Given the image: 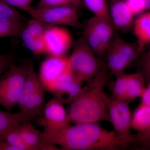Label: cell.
<instances>
[{"instance_id":"obj_18","label":"cell","mask_w":150,"mask_h":150,"mask_svg":"<svg viewBox=\"0 0 150 150\" xmlns=\"http://www.w3.org/2000/svg\"><path fill=\"white\" fill-rule=\"evenodd\" d=\"M77 80H79L75 76L69 65L68 69L56 80L48 91L56 98L68 91Z\"/></svg>"},{"instance_id":"obj_29","label":"cell","mask_w":150,"mask_h":150,"mask_svg":"<svg viewBox=\"0 0 150 150\" xmlns=\"http://www.w3.org/2000/svg\"><path fill=\"white\" fill-rule=\"evenodd\" d=\"M131 146L140 149L150 150V125L146 130L135 135V140Z\"/></svg>"},{"instance_id":"obj_9","label":"cell","mask_w":150,"mask_h":150,"mask_svg":"<svg viewBox=\"0 0 150 150\" xmlns=\"http://www.w3.org/2000/svg\"><path fill=\"white\" fill-rule=\"evenodd\" d=\"M63 104L54 98L45 105L43 115L37 119L38 125L44 128L43 135L55 132L69 123Z\"/></svg>"},{"instance_id":"obj_34","label":"cell","mask_w":150,"mask_h":150,"mask_svg":"<svg viewBox=\"0 0 150 150\" xmlns=\"http://www.w3.org/2000/svg\"><path fill=\"white\" fill-rule=\"evenodd\" d=\"M147 84V87L145 88L141 96L142 98L141 103L150 106V81Z\"/></svg>"},{"instance_id":"obj_11","label":"cell","mask_w":150,"mask_h":150,"mask_svg":"<svg viewBox=\"0 0 150 150\" xmlns=\"http://www.w3.org/2000/svg\"><path fill=\"white\" fill-rule=\"evenodd\" d=\"M69 57L49 56L42 62L39 69V76L41 85L48 91L58 79L68 69Z\"/></svg>"},{"instance_id":"obj_19","label":"cell","mask_w":150,"mask_h":150,"mask_svg":"<svg viewBox=\"0 0 150 150\" xmlns=\"http://www.w3.org/2000/svg\"><path fill=\"white\" fill-rule=\"evenodd\" d=\"M150 125V106L141 103L134 111L131 128L139 132L146 130Z\"/></svg>"},{"instance_id":"obj_23","label":"cell","mask_w":150,"mask_h":150,"mask_svg":"<svg viewBox=\"0 0 150 150\" xmlns=\"http://www.w3.org/2000/svg\"><path fill=\"white\" fill-rule=\"evenodd\" d=\"M25 46L37 57L44 53L45 46L43 37H33L26 32L24 29L20 35Z\"/></svg>"},{"instance_id":"obj_31","label":"cell","mask_w":150,"mask_h":150,"mask_svg":"<svg viewBox=\"0 0 150 150\" xmlns=\"http://www.w3.org/2000/svg\"><path fill=\"white\" fill-rule=\"evenodd\" d=\"M15 62V56L13 51L7 54L0 53V78Z\"/></svg>"},{"instance_id":"obj_13","label":"cell","mask_w":150,"mask_h":150,"mask_svg":"<svg viewBox=\"0 0 150 150\" xmlns=\"http://www.w3.org/2000/svg\"><path fill=\"white\" fill-rule=\"evenodd\" d=\"M16 128L29 150L61 149L55 145L45 143L42 138V132L35 129L31 121L18 124Z\"/></svg>"},{"instance_id":"obj_8","label":"cell","mask_w":150,"mask_h":150,"mask_svg":"<svg viewBox=\"0 0 150 150\" xmlns=\"http://www.w3.org/2000/svg\"><path fill=\"white\" fill-rule=\"evenodd\" d=\"M77 8L69 6L32 7L27 12L31 18L40 20L50 25H65L80 29L82 28Z\"/></svg>"},{"instance_id":"obj_17","label":"cell","mask_w":150,"mask_h":150,"mask_svg":"<svg viewBox=\"0 0 150 150\" xmlns=\"http://www.w3.org/2000/svg\"><path fill=\"white\" fill-rule=\"evenodd\" d=\"M146 80L139 73L127 74L126 100L129 102L141 97L145 88Z\"/></svg>"},{"instance_id":"obj_12","label":"cell","mask_w":150,"mask_h":150,"mask_svg":"<svg viewBox=\"0 0 150 150\" xmlns=\"http://www.w3.org/2000/svg\"><path fill=\"white\" fill-rule=\"evenodd\" d=\"M109 11L116 30L127 32L133 26L134 15L125 0H112Z\"/></svg>"},{"instance_id":"obj_16","label":"cell","mask_w":150,"mask_h":150,"mask_svg":"<svg viewBox=\"0 0 150 150\" xmlns=\"http://www.w3.org/2000/svg\"><path fill=\"white\" fill-rule=\"evenodd\" d=\"M41 85L38 75L35 73L33 65L25 81L19 97L17 104L19 111L22 110L28 100Z\"/></svg>"},{"instance_id":"obj_10","label":"cell","mask_w":150,"mask_h":150,"mask_svg":"<svg viewBox=\"0 0 150 150\" xmlns=\"http://www.w3.org/2000/svg\"><path fill=\"white\" fill-rule=\"evenodd\" d=\"M45 51L50 56H64L72 44V37L65 28L53 25L43 35Z\"/></svg>"},{"instance_id":"obj_28","label":"cell","mask_w":150,"mask_h":150,"mask_svg":"<svg viewBox=\"0 0 150 150\" xmlns=\"http://www.w3.org/2000/svg\"><path fill=\"white\" fill-rule=\"evenodd\" d=\"M83 4L82 0H40L35 7L69 6L78 9L81 7Z\"/></svg>"},{"instance_id":"obj_30","label":"cell","mask_w":150,"mask_h":150,"mask_svg":"<svg viewBox=\"0 0 150 150\" xmlns=\"http://www.w3.org/2000/svg\"><path fill=\"white\" fill-rule=\"evenodd\" d=\"M138 68V72L144 76L147 83L150 76V49L140 59Z\"/></svg>"},{"instance_id":"obj_2","label":"cell","mask_w":150,"mask_h":150,"mask_svg":"<svg viewBox=\"0 0 150 150\" xmlns=\"http://www.w3.org/2000/svg\"><path fill=\"white\" fill-rule=\"evenodd\" d=\"M108 71L105 62L96 76L87 83V85L83 88L79 95L70 103L67 111L69 123L110 122L104 98Z\"/></svg>"},{"instance_id":"obj_37","label":"cell","mask_w":150,"mask_h":150,"mask_svg":"<svg viewBox=\"0 0 150 150\" xmlns=\"http://www.w3.org/2000/svg\"><path fill=\"white\" fill-rule=\"evenodd\" d=\"M150 81V76L149 78V80H148L147 82L146 83H148L149 82V81Z\"/></svg>"},{"instance_id":"obj_35","label":"cell","mask_w":150,"mask_h":150,"mask_svg":"<svg viewBox=\"0 0 150 150\" xmlns=\"http://www.w3.org/2000/svg\"><path fill=\"white\" fill-rule=\"evenodd\" d=\"M0 150H16V149L6 140L0 138Z\"/></svg>"},{"instance_id":"obj_26","label":"cell","mask_w":150,"mask_h":150,"mask_svg":"<svg viewBox=\"0 0 150 150\" xmlns=\"http://www.w3.org/2000/svg\"><path fill=\"white\" fill-rule=\"evenodd\" d=\"M127 74L124 73L118 76L110 84L111 95L115 98L126 100Z\"/></svg>"},{"instance_id":"obj_33","label":"cell","mask_w":150,"mask_h":150,"mask_svg":"<svg viewBox=\"0 0 150 150\" xmlns=\"http://www.w3.org/2000/svg\"><path fill=\"white\" fill-rule=\"evenodd\" d=\"M6 3L14 7H16L27 12L32 8L33 0H4Z\"/></svg>"},{"instance_id":"obj_7","label":"cell","mask_w":150,"mask_h":150,"mask_svg":"<svg viewBox=\"0 0 150 150\" xmlns=\"http://www.w3.org/2000/svg\"><path fill=\"white\" fill-rule=\"evenodd\" d=\"M116 31L114 26L93 16L88 20L82 34L98 58L105 62L108 47Z\"/></svg>"},{"instance_id":"obj_24","label":"cell","mask_w":150,"mask_h":150,"mask_svg":"<svg viewBox=\"0 0 150 150\" xmlns=\"http://www.w3.org/2000/svg\"><path fill=\"white\" fill-rule=\"evenodd\" d=\"M16 126L8 130L1 138L8 142L16 150H29L17 130Z\"/></svg>"},{"instance_id":"obj_5","label":"cell","mask_w":150,"mask_h":150,"mask_svg":"<svg viewBox=\"0 0 150 150\" xmlns=\"http://www.w3.org/2000/svg\"><path fill=\"white\" fill-rule=\"evenodd\" d=\"M104 98L114 131L126 148L131 146L135 135L131 131V116L128 101L117 99L105 93Z\"/></svg>"},{"instance_id":"obj_21","label":"cell","mask_w":150,"mask_h":150,"mask_svg":"<svg viewBox=\"0 0 150 150\" xmlns=\"http://www.w3.org/2000/svg\"><path fill=\"white\" fill-rule=\"evenodd\" d=\"M27 22L0 18V38L20 36Z\"/></svg>"},{"instance_id":"obj_32","label":"cell","mask_w":150,"mask_h":150,"mask_svg":"<svg viewBox=\"0 0 150 150\" xmlns=\"http://www.w3.org/2000/svg\"><path fill=\"white\" fill-rule=\"evenodd\" d=\"M134 16L142 13L146 9V0H125Z\"/></svg>"},{"instance_id":"obj_22","label":"cell","mask_w":150,"mask_h":150,"mask_svg":"<svg viewBox=\"0 0 150 150\" xmlns=\"http://www.w3.org/2000/svg\"><path fill=\"white\" fill-rule=\"evenodd\" d=\"M82 1L84 4L85 5L86 7L93 13L94 16L98 17L114 26L110 18L107 0Z\"/></svg>"},{"instance_id":"obj_14","label":"cell","mask_w":150,"mask_h":150,"mask_svg":"<svg viewBox=\"0 0 150 150\" xmlns=\"http://www.w3.org/2000/svg\"><path fill=\"white\" fill-rule=\"evenodd\" d=\"M45 89L40 86L35 93L27 101L20 112L30 121L42 117L45 106Z\"/></svg>"},{"instance_id":"obj_27","label":"cell","mask_w":150,"mask_h":150,"mask_svg":"<svg viewBox=\"0 0 150 150\" xmlns=\"http://www.w3.org/2000/svg\"><path fill=\"white\" fill-rule=\"evenodd\" d=\"M0 18L27 22L28 19L23 16L12 6L4 0H0Z\"/></svg>"},{"instance_id":"obj_3","label":"cell","mask_w":150,"mask_h":150,"mask_svg":"<svg viewBox=\"0 0 150 150\" xmlns=\"http://www.w3.org/2000/svg\"><path fill=\"white\" fill-rule=\"evenodd\" d=\"M69 60L70 68L76 78L87 83L96 76L105 62L98 58L83 34L74 43Z\"/></svg>"},{"instance_id":"obj_36","label":"cell","mask_w":150,"mask_h":150,"mask_svg":"<svg viewBox=\"0 0 150 150\" xmlns=\"http://www.w3.org/2000/svg\"><path fill=\"white\" fill-rule=\"evenodd\" d=\"M146 9L150 10V0H146Z\"/></svg>"},{"instance_id":"obj_4","label":"cell","mask_w":150,"mask_h":150,"mask_svg":"<svg viewBox=\"0 0 150 150\" xmlns=\"http://www.w3.org/2000/svg\"><path fill=\"white\" fill-rule=\"evenodd\" d=\"M31 60L14 64L0 78V105L11 112L17 104L23 86L31 66Z\"/></svg>"},{"instance_id":"obj_6","label":"cell","mask_w":150,"mask_h":150,"mask_svg":"<svg viewBox=\"0 0 150 150\" xmlns=\"http://www.w3.org/2000/svg\"><path fill=\"white\" fill-rule=\"evenodd\" d=\"M140 53L137 44L125 40L116 32L108 50L105 59L108 69L115 77L123 74Z\"/></svg>"},{"instance_id":"obj_15","label":"cell","mask_w":150,"mask_h":150,"mask_svg":"<svg viewBox=\"0 0 150 150\" xmlns=\"http://www.w3.org/2000/svg\"><path fill=\"white\" fill-rule=\"evenodd\" d=\"M133 29L140 52L150 44V12L141 15L134 22Z\"/></svg>"},{"instance_id":"obj_25","label":"cell","mask_w":150,"mask_h":150,"mask_svg":"<svg viewBox=\"0 0 150 150\" xmlns=\"http://www.w3.org/2000/svg\"><path fill=\"white\" fill-rule=\"evenodd\" d=\"M52 25H50L37 19L28 20L24 29L33 37H43L45 32Z\"/></svg>"},{"instance_id":"obj_20","label":"cell","mask_w":150,"mask_h":150,"mask_svg":"<svg viewBox=\"0 0 150 150\" xmlns=\"http://www.w3.org/2000/svg\"><path fill=\"white\" fill-rule=\"evenodd\" d=\"M30 121L21 112L13 113L0 110V138L9 129L20 123Z\"/></svg>"},{"instance_id":"obj_1","label":"cell","mask_w":150,"mask_h":150,"mask_svg":"<svg viewBox=\"0 0 150 150\" xmlns=\"http://www.w3.org/2000/svg\"><path fill=\"white\" fill-rule=\"evenodd\" d=\"M70 123L51 134L43 135L47 144L64 150H114L126 148L114 131L105 130L97 123Z\"/></svg>"}]
</instances>
